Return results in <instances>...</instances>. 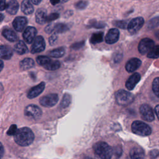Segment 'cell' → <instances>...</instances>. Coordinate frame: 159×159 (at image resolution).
Returning <instances> with one entry per match:
<instances>
[{"label": "cell", "instance_id": "6da1fadb", "mask_svg": "<svg viewBox=\"0 0 159 159\" xmlns=\"http://www.w3.org/2000/svg\"><path fill=\"white\" fill-rule=\"evenodd\" d=\"M14 141L20 146L26 147L30 145L34 140V134L28 127H22L17 129L14 135Z\"/></svg>", "mask_w": 159, "mask_h": 159}, {"label": "cell", "instance_id": "7a4b0ae2", "mask_svg": "<svg viewBox=\"0 0 159 159\" xmlns=\"http://www.w3.org/2000/svg\"><path fill=\"white\" fill-rule=\"evenodd\" d=\"M95 155L100 159H111L112 149L110 145L104 142H99L93 145Z\"/></svg>", "mask_w": 159, "mask_h": 159}, {"label": "cell", "instance_id": "3957f363", "mask_svg": "<svg viewBox=\"0 0 159 159\" xmlns=\"http://www.w3.org/2000/svg\"><path fill=\"white\" fill-rule=\"evenodd\" d=\"M37 63L48 70H56L60 67L61 63L58 60H53L47 56H39L36 58Z\"/></svg>", "mask_w": 159, "mask_h": 159}, {"label": "cell", "instance_id": "277c9868", "mask_svg": "<svg viewBox=\"0 0 159 159\" xmlns=\"http://www.w3.org/2000/svg\"><path fill=\"white\" fill-rule=\"evenodd\" d=\"M131 129L133 133L140 136H147L152 133L150 127L140 120L134 121L131 125Z\"/></svg>", "mask_w": 159, "mask_h": 159}, {"label": "cell", "instance_id": "5b68a950", "mask_svg": "<svg viewBox=\"0 0 159 159\" xmlns=\"http://www.w3.org/2000/svg\"><path fill=\"white\" fill-rule=\"evenodd\" d=\"M116 100L119 105L127 106L131 104L134 99V95L125 90L119 89L115 93Z\"/></svg>", "mask_w": 159, "mask_h": 159}, {"label": "cell", "instance_id": "8992f818", "mask_svg": "<svg viewBox=\"0 0 159 159\" xmlns=\"http://www.w3.org/2000/svg\"><path fill=\"white\" fill-rule=\"evenodd\" d=\"M41 109L36 105L30 104L25 107L24 109V114L32 119L37 120L40 118L42 116Z\"/></svg>", "mask_w": 159, "mask_h": 159}, {"label": "cell", "instance_id": "52a82bcc", "mask_svg": "<svg viewBox=\"0 0 159 159\" xmlns=\"http://www.w3.org/2000/svg\"><path fill=\"white\" fill-rule=\"evenodd\" d=\"M144 19L142 17H137L132 19L127 25V30L131 34H136L143 26Z\"/></svg>", "mask_w": 159, "mask_h": 159}, {"label": "cell", "instance_id": "ba28073f", "mask_svg": "<svg viewBox=\"0 0 159 159\" xmlns=\"http://www.w3.org/2000/svg\"><path fill=\"white\" fill-rule=\"evenodd\" d=\"M139 111H140L141 117L144 120H146L148 122H152L155 119L154 113L152 107L149 105L147 104H143L141 105V106L140 107Z\"/></svg>", "mask_w": 159, "mask_h": 159}, {"label": "cell", "instance_id": "9c48e42d", "mask_svg": "<svg viewBox=\"0 0 159 159\" xmlns=\"http://www.w3.org/2000/svg\"><path fill=\"white\" fill-rule=\"evenodd\" d=\"M155 46V43L153 40L149 38H144L140 40L138 45V50L139 52L145 55L148 53L150 50Z\"/></svg>", "mask_w": 159, "mask_h": 159}, {"label": "cell", "instance_id": "30bf717a", "mask_svg": "<svg viewBox=\"0 0 159 159\" xmlns=\"http://www.w3.org/2000/svg\"><path fill=\"white\" fill-rule=\"evenodd\" d=\"M58 101V96L57 94H48L42 97L40 100V104L45 107H50L55 106Z\"/></svg>", "mask_w": 159, "mask_h": 159}, {"label": "cell", "instance_id": "8fae6325", "mask_svg": "<svg viewBox=\"0 0 159 159\" xmlns=\"http://www.w3.org/2000/svg\"><path fill=\"white\" fill-rule=\"evenodd\" d=\"M45 48V42L43 37L39 35L35 39L30 48L32 53H37L43 51Z\"/></svg>", "mask_w": 159, "mask_h": 159}, {"label": "cell", "instance_id": "7c38bea8", "mask_svg": "<svg viewBox=\"0 0 159 159\" xmlns=\"http://www.w3.org/2000/svg\"><path fill=\"white\" fill-rule=\"evenodd\" d=\"M37 33V31L35 27L29 26L25 29L22 34V37L24 40L27 43H31L36 38Z\"/></svg>", "mask_w": 159, "mask_h": 159}, {"label": "cell", "instance_id": "4fadbf2b", "mask_svg": "<svg viewBox=\"0 0 159 159\" xmlns=\"http://www.w3.org/2000/svg\"><path fill=\"white\" fill-rule=\"evenodd\" d=\"M27 24V20L26 17L23 16H18L14 19L12 22V26L16 31L22 32L25 29Z\"/></svg>", "mask_w": 159, "mask_h": 159}, {"label": "cell", "instance_id": "5bb4252c", "mask_svg": "<svg viewBox=\"0 0 159 159\" xmlns=\"http://www.w3.org/2000/svg\"><path fill=\"white\" fill-rule=\"evenodd\" d=\"M119 38V31L117 29H111L105 36V42L108 44L116 43Z\"/></svg>", "mask_w": 159, "mask_h": 159}, {"label": "cell", "instance_id": "9a60e30c", "mask_svg": "<svg viewBox=\"0 0 159 159\" xmlns=\"http://www.w3.org/2000/svg\"><path fill=\"white\" fill-rule=\"evenodd\" d=\"M45 84L44 82L42 81L40 84L32 87L31 89H30L27 93V98L29 99H33L36 98L42 93V91L45 89Z\"/></svg>", "mask_w": 159, "mask_h": 159}, {"label": "cell", "instance_id": "2e32d148", "mask_svg": "<svg viewBox=\"0 0 159 159\" xmlns=\"http://www.w3.org/2000/svg\"><path fill=\"white\" fill-rule=\"evenodd\" d=\"M142 64V61L137 58H132L130 59L125 64V70L129 72H134L137 70Z\"/></svg>", "mask_w": 159, "mask_h": 159}, {"label": "cell", "instance_id": "e0dca14e", "mask_svg": "<svg viewBox=\"0 0 159 159\" xmlns=\"http://www.w3.org/2000/svg\"><path fill=\"white\" fill-rule=\"evenodd\" d=\"M140 80V75L138 73H135L132 75L127 80L125 83V87L129 90H132L136 84Z\"/></svg>", "mask_w": 159, "mask_h": 159}, {"label": "cell", "instance_id": "ac0fdd59", "mask_svg": "<svg viewBox=\"0 0 159 159\" xmlns=\"http://www.w3.org/2000/svg\"><path fill=\"white\" fill-rule=\"evenodd\" d=\"M47 11L43 8L38 9L35 12V20L37 23L43 25L47 22Z\"/></svg>", "mask_w": 159, "mask_h": 159}, {"label": "cell", "instance_id": "d6986e66", "mask_svg": "<svg viewBox=\"0 0 159 159\" xmlns=\"http://www.w3.org/2000/svg\"><path fill=\"white\" fill-rule=\"evenodd\" d=\"M131 159H145L144 150L139 147H134L130 151Z\"/></svg>", "mask_w": 159, "mask_h": 159}, {"label": "cell", "instance_id": "ffe728a7", "mask_svg": "<svg viewBox=\"0 0 159 159\" xmlns=\"http://www.w3.org/2000/svg\"><path fill=\"white\" fill-rule=\"evenodd\" d=\"M2 35L7 40L14 42L18 40V36L14 31L9 28H5L2 31Z\"/></svg>", "mask_w": 159, "mask_h": 159}, {"label": "cell", "instance_id": "44dd1931", "mask_svg": "<svg viewBox=\"0 0 159 159\" xmlns=\"http://www.w3.org/2000/svg\"><path fill=\"white\" fill-rule=\"evenodd\" d=\"M19 7V3L16 0H10L6 5V10L7 13L14 15L17 12Z\"/></svg>", "mask_w": 159, "mask_h": 159}, {"label": "cell", "instance_id": "7402d4cb", "mask_svg": "<svg viewBox=\"0 0 159 159\" xmlns=\"http://www.w3.org/2000/svg\"><path fill=\"white\" fill-rule=\"evenodd\" d=\"M21 11L26 15H30L33 13L34 9L30 0H23L21 3Z\"/></svg>", "mask_w": 159, "mask_h": 159}, {"label": "cell", "instance_id": "603a6c76", "mask_svg": "<svg viewBox=\"0 0 159 159\" xmlns=\"http://www.w3.org/2000/svg\"><path fill=\"white\" fill-rule=\"evenodd\" d=\"M13 55L12 50L7 45L1 46V58L4 60H9Z\"/></svg>", "mask_w": 159, "mask_h": 159}, {"label": "cell", "instance_id": "cb8c5ba5", "mask_svg": "<svg viewBox=\"0 0 159 159\" xmlns=\"http://www.w3.org/2000/svg\"><path fill=\"white\" fill-rule=\"evenodd\" d=\"M35 63L34 60L30 58H25L20 61L19 66L20 68L22 70H27L30 68H32L34 66Z\"/></svg>", "mask_w": 159, "mask_h": 159}, {"label": "cell", "instance_id": "d4e9b609", "mask_svg": "<svg viewBox=\"0 0 159 159\" xmlns=\"http://www.w3.org/2000/svg\"><path fill=\"white\" fill-rule=\"evenodd\" d=\"M15 52L19 55H23L27 52L28 48L27 45L22 40H19L14 46Z\"/></svg>", "mask_w": 159, "mask_h": 159}, {"label": "cell", "instance_id": "484cf974", "mask_svg": "<svg viewBox=\"0 0 159 159\" xmlns=\"http://www.w3.org/2000/svg\"><path fill=\"white\" fill-rule=\"evenodd\" d=\"M103 32H98L93 33L90 38V42L93 44H96L103 41Z\"/></svg>", "mask_w": 159, "mask_h": 159}, {"label": "cell", "instance_id": "4316f807", "mask_svg": "<svg viewBox=\"0 0 159 159\" xmlns=\"http://www.w3.org/2000/svg\"><path fill=\"white\" fill-rule=\"evenodd\" d=\"M70 27L65 23H57L54 24L53 32L55 33H63L69 29Z\"/></svg>", "mask_w": 159, "mask_h": 159}, {"label": "cell", "instance_id": "83f0119b", "mask_svg": "<svg viewBox=\"0 0 159 159\" xmlns=\"http://www.w3.org/2000/svg\"><path fill=\"white\" fill-rule=\"evenodd\" d=\"M65 53V48L63 47L55 48L49 52V55L54 58H60L64 55Z\"/></svg>", "mask_w": 159, "mask_h": 159}, {"label": "cell", "instance_id": "f1b7e54d", "mask_svg": "<svg viewBox=\"0 0 159 159\" xmlns=\"http://www.w3.org/2000/svg\"><path fill=\"white\" fill-rule=\"evenodd\" d=\"M147 57L150 58H159V45H155L147 53Z\"/></svg>", "mask_w": 159, "mask_h": 159}, {"label": "cell", "instance_id": "f546056e", "mask_svg": "<svg viewBox=\"0 0 159 159\" xmlns=\"http://www.w3.org/2000/svg\"><path fill=\"white\" fill-rule=\"evenodd\" d=\"M152 89L155 94L159 98V77L153 80L152 83Z\"/></svg>", "mask_w": 159, "mask_h": 159}, {"label": "cell", "instance_id": "4dcf8cb0", "mask_svg": "<svg viewBox=\"0 0 159 159\" xmlns=\"http://www.w3.org/2000/svg\"><path fill=\"white\" fill-rule=\"evenodd\" d=\"M113 24L120 29H126L127 28V21L126 20H115L112 22Z\"/></svg>", "mask_w": 159, "mask_h": 159}, {"label": "cell", "instance_id": "1f68e13d", "mask_svg": "<svg viewBox=\"0 0 159 159\" xmlns=\"http://www.w3.org/2000/svg\"><path fill=\"white\" fill-rule=\"evenodd\" d=\"M70 96L68 95V94H65L64 96H63V99L61 101V107H67L70 103Z\"/></svg>", "mask_w": 159, "mask_h": 159}, {"label": "cell", "instance_id": "d6a6232c", "mask_svg": "<svg viewBox=\"0 0 159 159\" xmlns=\"http://www.w3.org/2000/svg\"><path fill=\"white\" fill-rule=\"evenodd\" d=\"M159 25V17H155L151 19L148 23V27L150 29L154 28Z\"/></svg>", "mask_w": 159, "mask_h": 159}, {"label": "cell", "instance_id": "836d02e7", "mask_svg": "<svg viewBox=\"0 0 159 159\" xmlns=\"http://www.w3.org/2000/svg\"><path fill=\"white\" fill-rule=\"evenodd\" d=\"M105 24L101 22H96L95 20H93L91 21L89 24V27H95V28H103L105 27Z\"/></svg>", "mask_w": 159, "mask_h": 159}, {"label": "cell", "instance_id": "e575fe53", "mask_svg": "<svg viewBox=\"0 0 159 159\" xmlns=\"http://www.w3.org/2000/svg\"><path fill=\"white\" fill-rule=\"evenodd\" d=\"M88 4V1L82 0V1H80L78 2H76L75 4V7L78 9H84L87 7Z\"/></svg>", "mask_w": 159, "mask_h": 159}, {"label": "cell", "instance_id": "d590c367", "mask_svg": "<svg viewBox=\"0 0 159 159\" xmlns=\"http://www.w3.org/2000/svg\"><path fill=\"white\" fill-rule=\"evenodd\" d=\"M60 15L59 14L57 13V12H53V13H51L49 15H47V22H52L57 19H58Z\"/></svg>", "mask_w": 159, "mask_h": 159}, {"label": "cell", "instance_id": "8d00e7d4", "mask_svg": "<svg viewBox=\"0 0 159 159\" xmlns=\"http://www.w3.org/2000/svg\"><path fill=\"white\" fill-rule=\"evenodd\" d=\"M58 39V35L57 34V33H55L53 34H52L48 39V42L51 45H53V44H55L57 40Z\"/></svg>", "mask_w": 159, "mask_h": 159}, {"label": "cell", "instance_id": "74e56055", "mask_svg": "<svg viewBox=\"0 0 159 159\" xmlns=\"http://www.w3.org/2000/svg\"><path fill=\"white\" fill-rule=\"evenodd\" d=\"M17 126H16V125H14V124H13V125H12L10 127H9V130H7V134L8 135H14V134H16V132H17Z\"/></svg>", "mask_w": 159, "mask_h": 159}, {"label": "cell", "instance_id": "f35d334b", "mask_svg": "<svg viewBox=\"0 0 159 159\" xmlns=\"http://www.w3.org/2000/svg\"><path fill=\"white\" fill-rule=\"evenodd\" d=\"M159 156V151L157 150H153L150 152V157L151 159H155Z\"/></svg>", "mask_w": 159, "mask_h": 159}, {"label": "cell", "instance_id": "ab89813d", "mask_svg": "<svg viewBox=\"0 0 159 159\" xmlns=\"http://www.w3.org/2000/svg\"><path fill=\"white\" fill-rule=\"evenodd\" d=\"M53 27H54V24H49L46 26V27L45 28L44 30H45V32H47V34H51L53 32Z\"/></svg>", "mask_w": 159, "mask_h": 159}, {"label": "cell", "instance_id": "60d3db41", "mask_svg": "<svg viewBox=\"0 0 159 159\" xmlns=\"http://www.w3.org/2000/svg\"><path fill=\"white\" fill-rule=\"evenodd\" d=\"M83 45H84V41L77 42V43H73L71 45V48H73V49H78V48H81V47H83Z\"/></svg>", "mask_w": 159, "mask_h": 159}, {"label": "cell", "instance_id": "b9f144b4", "mask_svg": "<svg viewBox=\"0 0 159 159\" xmlns=\"http://www.w3.org/2000/svg\"><path fill=\"white\" fill-rule=\"evenodd\" d=\"M6 0H1V11H3L6 7Z\"/></svg>", "mask_w": 159, "mask_h": 159}, {"label": "cell", "instance_id": "7bdbcfd3", "mask_svg": "<svg viewBox=\"0 0 159 159\" xmlns=\"http://www.w3.org/2000/svg\"><path fill=\"white\" fill-rule=\"evenodd\" d=\"M155 114L159 120V104L157 105L156 107H155Z\"/></svg>", "mask_w": 159, "mask_h": 159}, {"label": "cell", "instance_id": "ee69618b", "mask_svg": "<svg viewBox=\"0 0 159 159\" xmlns=\"http://www.w3.org/2000/svg\"><path fill=\"white\" fill-rule=\"evenodd\" d=\"M50 1L52 5H56L60 2V0H50Z\"/></svg>", "mask_w": 159, "mask_h": 159}, {"label": "cell", "instance_id": "f6af8a7d", "mask_svg": "<svg viewBox=\"0 0 159 159\" xmlns=\"http://www.w3.org/2000/svg\"><path fill=\"white\" fill-rule=\"evenodd\" d=\"M30 1L35 5L39 4L41 2V1H42V0H30Z\"/></svg>", "mask_w": 159, "mask_h": 159}, {"label": "cell", "instance_id": "bcb514c9", "mask_svg": "<svg viewBox=\"0 0 159 159\" xmlns=\"http://www.w3.org/2000/svg\"><path fill=\"white\" fill-rule=\"evenodd\" d=\"M155 37L159 40V30H158L157 32H155Z\"/></svg>", "mask_w": 159, "mask_h": 159}, {"label": "cell", "instance_id": "7dc6e473", "mask_svg": "<svg viewBox=\"0 0 159 159\" xmlns=\"http://www.w3.org/2000/svg\"><path fill=\"white\" fill-rule=\"evenodd\" d=\"M2 154H3V146L1 144V157H2Z\"/></svg>", "mask_w": 159, "mask_h": 159}, {"label": "cell", "instance_id": "c3c4849f", "mask_svg": "<svg viewBox=\"0 0 159 159\" xmlns=\"http://www.w3.org/2000/svg\"><path fill=\"white\" fill-rule=\"evenodd\" d=\"M1 70H2V68H3V61L1 60Z\"/></svg>", "mask_w": 159, "mask_h": 159}, {"label": "cell", "instance_id": "681fc988", "mask_svg": "<svg viewBox=\"0 0 159 159\" xmlns=\"http://www.w3.org/2000/svg\"><path fill=\"white\" fill-rule=\"evenodd\" d=\"M0 16H1V22H2V20H3V18H4V16H3V14H1Z\"/></svg>", "mask_w": 159, "mask_h": 159}, {"label": "cell", "instance_id": "f907efd6", "mask_svg": "<svg viewBox=\"0 0 159 159\" xmlns=\"http://www.w3.org/2000/svg\"><path fill=\"white\" fill-rule=\"evenodd\" d=\"M84 159H93V158H89V157H86L85 158H84Z\"/></svg>", "mask_w": 159, "mask_h": 159}, {"label": "cell", "instance_id": "816d5d0a", "mask_svg": "<svg viewBox=\"0 0 159 159\" xmlns=\"http://www.w3.org/2000/svg\"><path fill=\"white\" fill-rule=\"evenodd\" d=\"M68 1V0H63V2H65V1Z\"/></svg>", "mask_w": 159, "mask_h": 159}]
</instances>
